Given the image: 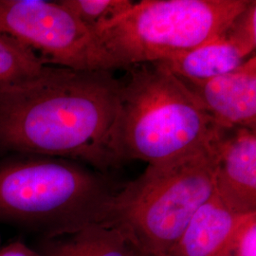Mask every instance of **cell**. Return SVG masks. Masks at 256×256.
Here are the masks:
<instances>
[{
	"instance_id": "cell-6",
	"label": "cell",
	"mask_w": 256,
	"mask_h": 256,
	"mask_svg": "<svg viewBox=\"0 0 256 256\" xmlns=\"http://www.w3.org/2000/svg\"><path fill=\"white\" fill-rule=\"evenodd\" d=\"M0 34L27 48L45 66L113 70L97 37L60 1L0 0Z\"/></svg>"
},
{
	"instance_id": "cell-13",
	"label": "cell",
	"mask_w": 256,
	"mask_h": 256,
	"mask_svg": "<svg viewBox=\"0 0 256 256\" xmlns=\"http://www.w3.org/2000/svg\"><path fill=\"white\" fill-rule=\"evenodd\" d=\"M60 3L94 34L134 4L130 0H61Z\"/></svg>"
},
{
	"instance_id": "cell-1",
	"label": "cell",
	"mask_w": 256,
	"mask_h": 256,
	"mask_svg": "<svg viewBox=\"0 0 256 256\" xmlns=\"http://www.w3.org/2000/svg\"><path fill=\"white\" fill-rule=\"evenodd\" d=\"M120 81L108 70L46 66L0 88V152L72 160L106 174L119 162L112 150Z\"/></svg>"
},
{
	"instance_id": "cell-5",
	"label": "cell",
	"mask_w": 256,
	"mask_h": 256,
	"mask_svg": "<svg viewBox=\"0 0 256 256\" xmlns=\"http://www.w3.org/2000/svg\"><path fill=\"white\" fill-rule=\"evenodd\" d=\"M250 0H144L95 36L113 68L169 60L221 36Z\"/></svg>"
},
{
	"instance_id": "cell-16",
	"label": "cell",
	"mask_w": 256,
	"mask_h": 256,
	"mask_svg": "<svg viewBox=\"0 0 256 256\" xmlns=\"http://www.w3.org/2000/svg\"><path fill=\"white\" fill-rule=\"evenodd\" d=\"M0 256H42L36 248L27 246L22 241H14L0 248Z\"/></svg>"
},
{
	"instance_id": "cell-4",
	"label": "cell",
	"mask_w": 256,
	"mask_h": 256,
	"mask_svg": "<svg viewBox=\"0 0 256 256\" xmlns=\"http://www.w3.org/2000/svg\"><path fill=\"white\" fill-rule=\"evenodd\" d=\"M220 135L188 155L148 165L120 186L106 205L102 225L119 228L142 252L165 256L214 194Z\"/></svg>"
},
{
	"instance_id": "cell-12",
	"label": "cell",
	"mask_w": 256,
	"mask_h": 256,
	"mask_svg": "<svg viewBox=\"0 0 256 256\" xmlns=\"http://www.w3.org/2000/svg\"><path fill=\"white\" fill-rule=\"evenodd\" d=\"M45 66L27 48L0 34V88L28 79Z\"/></svg>"
},
{
	"instance_id": "cell-11",
	"label": "cell",
	"mask_w": 256,
	"mask_h": 256,
	"mask_svg": "<svg viewBox=\"0 0 256 256\" xmlns=\"http://www.w3.org/2000/svg\"><path fill=\"white\" fill-rule=\"evenodd\" d=\"M248 58L222 34L206 44L158 63L180 80L204 82L234 72Z\"/></svg>"
},
{
	"instance_id": "cell-17",
	"label": "cell",
	"mask_w": 256,
	"mask_h": 256,
	"mask_svg": "<svg viewBox=\"0 0 256 256\" xmlns=\"http://www.w3.org/2000/svg\"><path fill=\"white\" fill-rule=\"evenodd\" d=\"M137 256H153V254H146V252H140L138 248Z\"/></svg>"
},
{
	"instance_id": "cell-3",
	"label": "cell",
	"mask_w": 256,
	"mask_h": 256,
	"mask_svg": "<svg viewBox=\"0 0 256 256\" xmlns=\"http://www.w3.org/2000/svg\"><path fill=\"white\" fill-rule=\"evenodd\" d=\"M120 82L119 115L112 150L120 164L171 162L218 137L216 126L190 90L158 62L128 68Z\"/></svg>"
},
{
	"instance_id": "cell-9",
	"label": "cell",
	"mask_w": 256,
	"mask_h": 256,
	"mask_svg": "<svg viewBox=\"0 0 256 256\" xmlns=\"http://www.w3.org/2000/svg\"><path fill=\"white\" fill-rule=\"evenodd\" d=\"M246 216L230 210L214 192L196 212L176 243L162 256H229Z\"/></svg>"
},
{
	"instance_id": "cell-15",
	"label": "cell",
	"mask_w": 256,
	"mask_h": 256,
	"mask_svg": "<svg viewBox=\"0 0 256 256\" xmlns=\"http://www.w3.org/2000/svg\"><path fill=\"white\" fill-rule=\"evenodd\" d=\"M229 256H256V212L242 220Z\"/></svg>"
},
{
	"instance_id": "cell-10",
	"label": "cell",
	"mask_w": 256,
	"mask_h": 256,
	"mask_svg": "<svg viewBox=\"0 0 256 256\" xmlns=\"http://www.w3.org/2000/svg\"><path fill=\"white\" fill-rule=\"evenodd\" d=\"M42 256H137L138 248L119 228L96 224L61 238L42 239Z\"/></svg>"
},
{
	"instance_id": "cell-7",
	"label": "cell",
	"mask_w": 256,
	"mask_h": 256,
	"mask_svg": "<svg viewBox=\"0 0 256 256\" xmlns=\"http://www.w3.org/2000/svg\"><path fill=\"white\" fill-rule=\"evenodd\" d=\"M214 192L236 214L256 212V130H222L218 142Z\"/></svg>"
},
{
	"instance_id": "cell-14",
	"label": "cell",
	"mask_w": 256,
	"mask_h": 256,
	"mask_svg": "<svg viewBox=\"0 0 256 256\" xmlns=\"http://www.w3.org/2000/svg\"><path fill=\"white\" fill-rule=\"evenodd\" d=\"M223 36L246 58L250 56L256 46V1L250 0L246 9L232 22Z\"/></svg>"
},
{
	"instance_id": "cell-8",
	"label": "cell",
	"mask_w": 256,
	"mask_h": 256,
	"mask_svg": "<svg viewBox=\"0 0 256 256\" xmlns=\"http://www.w3.org/2000/svg\"><path fill=\"white\" fill-rule=\"evenodd\" d=\"M180 81L202 102L218 126L256 130V55L234 72L208 81Z\"/></svg>"
},
{
	"instance_id": "cell-2",
	"label": "cell",
	"mask_w": 256,
	"mask_h": 256,
	"mask_svg": "<svg viewBox=\"0 0 256 256\" xmlns=\"http://www.w3.org/2000/svg\"><path fill=\"white\" fill-rule=\"evenodd\" d=\"M120 186L104 173L62 158L9 154L0 160V223L61 238L102 224Z\"/></svg>"
}]
</instances>
